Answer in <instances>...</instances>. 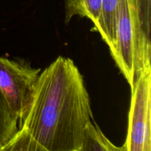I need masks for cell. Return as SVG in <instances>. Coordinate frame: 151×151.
Here are the masks:
<instances>
[{"label":"cell","mask_w":151,"mask_h":151,"mask_svg":"<svg viewBox=\"0 0 151 151\" xmlns=\"http://www.w3.org/2000/svg\"><path fill=\"white\" fill-rule=\"evenodd\" d=\"M102 0H65V23L74 16L88 18L95 24L99 19Z\"/></svg>","instance_id":"cell-6"},{"label":"cell","mask_w":151,"mask_h":151,"mask_svg":"<svg viewBox=\"0 0 151 151\" xmlns=\"http://www.w3.org/2000/svg\"><path fill=\"white\" fill-rule=\"evenodd\" d=\"M91 119L83 77L72 59L60 56L40 73L19 128L44 151H81Z\"/></svg>","instance_id":"cell-1"},{"label":"cell","mask_w":151,"mask_h":151,"mask_svg":"<svg viewBox=\"0 0 151 151\" xmlns=\"http://www.w3.org/2000/svg\"><path fill=\"white\" fill-rule=\"evenodd\" d=\"M41 72L23 59L0 56V92L18 116L19 126L27 111Z\"/></svg>","instance_id":"cell-3"},{"label":"cell","mask_w":151,"mask_h":151,"mask_svg":"<svg viewBox=\"0 0 151 151\" xmlns=\"http://www.w3.org/2000/svg\"><path fill=\"white\" fill-rule=\"evenodd\" d=\"M18 131V116L0 92V151Z\"/></svg>","instance_id":"cell-8"},{"label":"cell","mask_w":151,"mask_h":151,"mask_svg":"<svg viewBox=\"0 0 151 151\" xmlns=\"http://www.w3.org/2000/svg\"><path fill=\"white\" fill-rule=\"evenodd\" d=\"M131 88V107L124 151H150L151 70L142 74Z\"/></svg>","instance_id":"cell-4"},{"label":"cell","mask_w":151,"mask_h":151,"mask_svg":"<svg viewBox=\"0 0 151 151\" xmlns=\"http://www.w3.org/2000/svg\"><path fill=\"white\" fill-rule=\"evenodd\" d=\"M130 86L151 70L150 37L144 29L138 0H121L116 13L114 39L109 48Z\"/></svg>","instance_id":"cell-2"},{"label":"cell","mask_w":151,"mask_h":151,"mask_svg":"<svg viewBox=\"0 0 151 151\" xmlns=\"http://www.w3.org/2000/svg\"><path fill=\"white\" fill-rule=\"evenodd\" d=\"M103 150L124 151L123 147H117L103 134L98 125L90 121L84 131L83 141L81 151Z\"/></svg>","instance_id":"cell-7"},{"label":"cell","mask_w":151,"mask_h":151,"mask_svg":"<svg viewBox=\"0 0 151 151\" xmlns=\"http://www.w3.org/2000/svg\"><path fill=\"white\" fill-rule=\"evenodd\" d=\"M121 0H102L99 19L94 24L96 30L110 48L114 39L116 13Z\"/></svg>","instance_id":"cell-5"},{"label":"cell","mask_w":151,"mask_h":151,"mask_svg":"<svg viewBox=\"0 0 151 151\" xmlns=\"http://www.w3.org/2000/svg\"><path fill=\"white\" fill-rule=\"evenodd\" d=\"M4 150L44 151V149L26 131L19 128L17 133L4 146L1 151Z\"/></svg>","instance_id":"cell-9"},{"label":"cell","mask_w":151,"mask_h":151,"mask_svg":"<svg viewBox=\"0 0 151 151\" xmlns=\"http://www.w3.org/2000/svg\"><path fill=\"white\" fill-rule=\"evenodd\" d=\"M140 16L146 33L150 37L151 0H138Z\"/></svg>","instance_id":"cell-10"}]
</instances>
